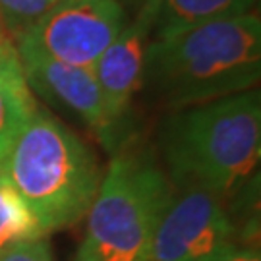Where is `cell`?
<instances>
[{
    "label": "cell",
    "mask_w": 261,
    "mask_h": 261,
    "mask_svg": "<svg viewBox=\"0 0 261 261\" xmlns=\"http://www.w3.org/2000/svg\"><path fill=\"white\" fill-rule=\"evenodd\" d=\"M170 109H188L253 89L261 75V19H215L151 39L145 74Z\"/></svg>",
    "instance_id": "cell-1"
},
{
    "label": "cell",
    "mask_w": 261,
    "mask_h": 261,
    "mask_svg": "<svg viewBox=\"0 0 261 261\" xmlns=\"http://www.w3.org/2000/svg\"><path fill=\"white\" fill-rule=\"evenodd\" d=\"M2 174L47 234L84 219L105 172L74 132L37 109L2 159Z\"/></svg>",
    "instance_id": "cell-2"
},
{
    "label": "cell",
    "mask_w": 261,
    "mask_h": 261,
    "mask_svg": "<svg viewBox=\"0 0 261 261\" xmlns=\"http://www.w3.org/2000/svg\"><path fill=\"white\" fill-rule=\"evenodd\" d=\"M174 184H194L224 199L257 170L261 95L257 89L180 109L165 128Z\"/></svg>",
    "instance_id": "cell-3"
},
{
    "label": "cell",
    "mask_w": 261,
    "mask_h": 261,
    "mask_svg": "<svg viewBox=\"0 0 261 261\" xmlns=\"http://www.w3.org/2000/svg\"><path fill=\"white\" fill-rule=\"evenodd\" d=\"M172 196L167 174L141 155H118L87 211L77 261H149L153 236Z\"/></svg>",
    "instance_id": "cell-4"
},
{
    "label": "cell",
    "mask_w": 261,
    "mask_h": 261,
    "mask_svg": "<svg viewBox=\"0 0 261 261\" xmlns=\"http://www.w3.org/2000/svg\"><path fill=\"white\" fill-rule=\"evenodd\" d=\"M236 250L238 232L221 197L194 184L172 188L149 261H224Z\"/></svg>",
    "instance_id": "cell-5"
},
{
    "label": "cell",
    "mask_w": 261,
    "mask_h": 261,
    "mask_svg": "<svg viewBox=\"0 0 261 261\" xmlns=\"http://www.w3.org/2000/svg\"><path fill=\"white\" fill-rule=\"evenodd\" d=\"M122 29L124 10L116 0H58L18 41L64 64L93 70Z\"/></svg>",
    "instance_id": "cell-6"
},
{
    "label": "cell",
    "mask_w": 261,
    "mask_h": 261,
    "mask_svg": "<svg viewBox=\"0 0 261 261\" xmlns=\"http://www.w3.org/2000/svg\"><path fill=\"white\" fill-rule=\"evenodd\" d=\"M16 48L29 87L77 114L109 145L114 136V128L109 120L93 70L64 64L25 41H18Z\"/></svg>",
    "instance_id": "cell-7"
},
{
    "label": "cell",
    "mask_w": 261,
    "mask_h": 261,
    "mask_svg": "<svg viewBox=\"0 0 261 261\" xmlns=\"http://www.w3.org/2000/svg\"><path fill=\"white\" fill-rule=\"evenodd\" d=\"M153 39V14L143 4L138 18L120 31L111 47L95 64L93 74L101 87L105 109L112 128L124 118L132 105L134 95L140 91L145 58Z\"/></svg>",
    "instance_id": "cell-8"
},
{
    "label": "cell",
    "mask_w": 261,
    "mask_h": 261,
    "mask_svg": "<svg viewBox=\"0 0 261 261\" xmlns=\"http://www.w3.org/2000/svg\"><path fill=\"white\" fill-rule=\"evenodd\" d=\"M37 109L18 48L10 41L0 43V159L8 155Z\"/></svg>",
    "instance_id": "cell-9"
},
{
    "label": "cell",
    "mask_w": 261,
    "mask_h": 261,
    "mask_svg": "<svg viewBox=\"0 0 261 261\" xmlns=\"http://www.w3.org/2000/svg\"><path fill=\"white\" fill-rule=\"evenodd\" d=\"M153 14V39L172 35L215 19L250 14L255 0H147Z\"/></svg>",
    "instance_id": "cell-10"
},
{
    "label": "cell",
    "mask_w": 261,
    "mask_h": 261,
    "mask_svg": "<svg viewBox=\"0 0 261 261\" xmlns=\"http://www.w3.org/2000/svg\"><path fill=\"white\" fill-rule=\"evenodd\" d=\"M37 219L31 215L8 180L0 176V255L19 242L43 238Z\"/></svg>",
    "instance_id": "cell-11"
},
{
    "label": "cell",
    "mask_w": 261,
    "mask_h": 261,
    "mask_svg": "<svg viewBox=\"0 0 261 261\" xmlns=\"http://www.w3.org/2000/svg\"><path fill=\"white\" fill-rule=\"evenodd\" d=\"M58 0H0V25L21 37Z\"/></svg>",
    "instance_id": "cell-12"
},
{
    "label": "cell",
    "mask_w": 261,
    "mask_h": 261,
    "mask_svg": "<svg viewBox=\"0 0 261 261\" xmlns=\"http://www.w3.org/2000/svg\"><path fill=\"white\" fill-rule=\"evenodd\" d=\"M0 261H53L50 248L45 238L19 242L0 255Z\"/></svg>",
    "instance_id": "cell-13"
},
{
    "label": "cell",
    "mask_w": 261,
    "mask_h": 261,
    "mask_svg": "<svg viewBox=\"0 0 261 261\" xmlns=\"http://www.w3.org/2000/svg\"><path fill=\"white\" fill-rule=\"evenodd\" d=\"M224 261H261V255L257 248H246V250L238 248L230 257H226Z\"/></svg>",
    "instance_id": "cell-14"
},
{
    "label": "cell",
    "mask_w": 261,
    "mask_h": 261,
    "mask_svg": "<svg viewBox=\"0 0 261 261\" xmlns=\"http://www.w3.org/2000/svg\"><path fill=\"white\" fill-rule=\"evenodd\" d=\"M8 41V35H6V31H4V28L0 25V43H6Z\"/></svg>",
    "instance_id": "cell-15"
},
{
    "label": "cell",
    "mask_w": 261,
    "mask_h": 261,
    "mask_svg": "<svg viewBox=\"0 0 261 261\" xmlns=\"http://www.w3.org/2000/svg\"><path fill=\"white\" fill-rule=\"evenodd\" d=\"M0 176H4V174H2V159H0Z\"/></svg>",
    "instance_id": "cell-16"
},
{
    "label": "cell",
    "mask_w": 261,
    "mask_h": 261,
    "mask_svg": "<svg viewBox=\"0 0 261 261\" xmlns=\"http://www.w3.org/2000/svg\"><path fill=\"white\" fill-rule=\"evenodd\" d=\"M75 261H77V259H75Z\"/></svg>",
    "instance_id": "cell-17"
}]
</instances>
